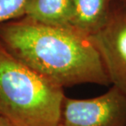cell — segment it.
<instances>
[{"instance_id": "9c48e42d", "label": "cell", "mask_w": 126, "mask_h": 126, "mask_svg": "<svg viewBox=\"0 0 126 126\" xmlns=\"http://www.w3.org/2000/svg\"><path fill=\"white\" fill-rule=\"evenodd\" d=\"M123 2H126V0H122Z\"/></svg>"}, {"instance_id": "277c9868", "label": "cell", "mask_w": 126, "mask_h": 126, "mask_svg": "<svg viewBox=\"0 0 126 126\" xmlns=\"http://www.w3.org/2000/svg\"><path fill=\"white\" fill-rule=\"evenodd\" d=\"M110 84L126 90V2L119 0L107 25L90 37Z\"/></svg>"}, {"instance_id": "ba28073f", "label": "cell", "mask_w": 126, "mask_h": 126, "mask_svg": "<svg viewBox=\"0 0 126 126\" xmlns=\"http://www.w3.org/2000/svg\"><path fill=\"white\" fill-rule=\"evenodd\" d=\"M0 126H12V125L6 118L0 115Z\"/></svg>"}, {"instance_id": "6da1fadb", "label": "cell", "mask_w": 126, "mask_h": 126, "mask_svg": "<svg viewBox=\"0 0 126 126\" xmlns=\"http://www.w3.org/2000/svg\"><path fill=\"white\" fill-rule=\"evenodd\" d=\"M0 41L17 59L63 89L83 84L111 85L90 37L71 27L21 16L0 24Z\"/></svg>"}, {"instance_id": "5b68a950", "label": "cell", "mask_w": 126, "mask_h": 126, "mask_svg": "<svg viewBox=\"0 0 126 126\" xmlns=\"http://www.w3.org/2000/svg\"><path fill=\"white\" fill-rule=\"evenodd\" d=\"M119 0H72L70 27L91 37L104 27Z\"/></svg>"}, {"instance_id": "52a82bcc", "label": "cell", "mask_w": 126, "mask_h": 126, "mask_svg": "<svg viewBox=\"0 0 126 126\" xmlns=\"http://www.w3.org/2000/svg\"><path fill=\"white\" fill-rule=\"evenodd\" d=\"M26 0H0V24L19 18Z\"/></svg>"}, {"instance_id": "7a4b0ae2", "label": "cell", "mask_w": 126, "mask_h": 126, "mask_svg": "<svg viewBox=\"0 0 126 126\" xmlns=\"http://www.w3.org/2000/svg\"><path fill=\"white\" fill-rule=\"evenodd\" d=\"M64 89L17 59L0 41V115L12 126H57Z\"/></svg>"}, {"instance_id": "3957f363", "label": "cell", "mask_w": 126, "mask_h": 126, "mask_svg": "<svg viewBox=\"0 0 126 126\" xmlns=\"http://www.w3.org/2000/svg\"><path fill=\"white\" fill-rule=\"evenodd\" d=\"M57 126H126V90L111 84L107 92L93 98L65 95Z\"/></svg>"}, {"instance_id": "8992f818", "label": "cell", "mask_w": 126, "mask_h": 126, "mask_svg": "<svg viewBox=\"0 0 126 126\" xmlns=\"http://www.w3.org/2000/svg\"><path fill=\"white\" fill-rule=\"evenodd\" d=\"M21 16L47 26L70 27L72 0H26Z\"/></svg>"}]
</instances>
